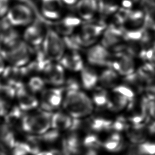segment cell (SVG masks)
Returning <instances> with one entry per match:
<instances>
[{
  "label": "cell",
  "mask_w": 155,
  "mask_h": 155,
  "mask_svg": "<svg viewBox=\"0 0 155 155\" xmlns=\"http://www.w3.org/2000/svg\"><path fill=\"white\" fill-rule=\"evenodd\" d=\"M36 19L33 8L27 2L13 0L4 19L12 26L22 30Z\"/></svg>",
  "instance_id": "6da1fadb"
},
{
  "label": "cell",
  "mask_w": 155,
  "mask_h": 155,
  "mask_svg": "<svg viewBox=\"0 0 155 155\" xmlns=\"http://www.w3.org/2000/svg\"><path fill=\"white\" fill-rule=\"evenodd\" d=\"M64 107L74 118L90 114L93 109L90 99L79 90H67Z\"/></svg>",
  "instance_id": "7a4b0ae2"
},
{
  "label": "cell",
  "mask_w": 155,
  "mask_h": 155,
  "mask_svg": "<svg viewBox=\"0 0 155 155\" xmlns=\"http://www.w3.org/2000/svg\"><path fill=\"white\" fill-rule=\"evenodd\" d=\"M34 51L22 39L0 50L7 65L17 67L27 66L33 58Z\"/></svg>",
  "instance_id": "3957f363"
},
{
  "label": "cell",
  "mask_w": 155,
  "mask_h": 155,
  "mask_svg": "<svg viewBox=\"0 0 155 155\" xmlns=\"http://www.w3.org/2000/svg\"><path fill=\"white\" fill-rule=\"evenodd\" d=\"M41 48L52 62H58L65 54L66 47L63 38L54 29L48 28Z\"/></svg>",
  "instance_id": "277c9868"
},
{
  "label": "cell",
  "mask_w": 155,
  "mask_h": 155,
  "mask_svg": "<svg viewBox=\"0 0 155 155\" xmlns=\"http://www.w3.org/2000/svg\"><path fill=\"white\" fill-rule=\"evenodd\" d=\"M52 114L48 111H41L35 114H25L22 130L35 134H42L51 126Z\"/></svg>",
  "instance_id": "5b68a950"
},
{
  "label": "cell",
  "mask_w": 155,
  "mask_h": 155,
  "mask_svg": "<svg viewBox=\"0 0 155 155\" xmlns=\"http://www.w3.org/2000/svg\"><path fill=\"white\" fill-rule=\"evenodd\" d=\"M105 28L106 25L102 22H89L81 27L79 33L73 36L80 48L90 47L95 42Z\"/></svg>",
  "instance_id": "8992f818"
},
{
  "label": "cell",
  "mask_w": 155,
  "mask_h": 155,
  "mask_svg": "<svg viewBox=\"0 0 155 155\" xmlns=\"http://www.w3.org/2000/svg\"><path fill=\"white\" fill-rule=\"evenodd\" d=\"M46 31L44 24L36 18L32 23L21 30L22 39L35 50L42 44Z\"/></svg>",
  "instance_id": "52a82bcc"
},
{
  "label": "cell",
  "mask_w": 155,
  "mask_h": 155,
  "mask_svg": "<svg viewBox=\"0 0 155 155\" xmlns=\"http://www.w3.org/2000/svg\"><path fill=\"white\" fill-rule=\"evenodd\" d=\"M133 56L124 52H115L111 57L108 67L113 68L119 75L127 76L136 71Z\"/></svg>",
  "instance_id": "ba28073f"
},
{
  "label": "cell",
  "mask_w": 155,
  "mask_h": 155,
  "mask_svg": "<svg viewBox=\"0 0 155 155\" xmlns=\"http://www.w3.org/2000/svg\"><path fill=\"white\" fill-rule=\"evenodd\" d=\"M111 57L108 49L101 44L91 46L87 52V61L93 66L109 67Z\"/></svg>",
  "instance_id": "9c48e42d"
},
{
  "label": "cell",
  "mask_w": 155,
  "mask_h": 155,
  "mask_svg": "<svg viewBox=\"0 0 155 155\" xmlns=\"http://www.w3.org/2000/svg\"><path fill=\"white\" fill-rule=\"evenodd\" d=\"M64 4L62 0H39L40 13L45 19L58 21L62 16Z\"/></svg>",
  "instance_id": "30bf717a"
},
{
  "label": "cell",
  "mask_w": 155,
  "mask_h": 155,
  "mask_svg": "<svg viewBox=\"0 0 155 155\" xmlns=\"http://www.w3.org/2000/svg\"><path fill=\"white\" fill-rule=\"evenodd\" d=\"M124 41V30L117 25H110L102 33L101 44L107 48H114Z\"/></svg>",
  "instance_id": "8fae6325"
},
{
  "label": "cell",
  "mask_w": 155,
  "mask_h": 155,
  "mask_svg": "<svg viewBox=\"0 0 155 155\" xmlns=\"http://www.w3.org/2000/svg\"><path fill=\"white\" fill-rule=\"evenodd\" d=\"M42 73L46 83L53 86H61L65 83V69L59 62H51Z\"/></svg>",
  "instance_id": "7c38bea8"
},
{
  "label": "cell",
  "mask_w": 155,
  "mask_h": 155,
  "mask_svg": "<svg viewBox=\"0 0 155 155\" xmlns=\"http://www.w3.org/2000/svg\"><path fill=\"white\" fill-rule=\"evenodd\" d=\"M16 90V99H17L18 107L23 111L33 110L38 105V99L28 90L25 83L17 87Z\"/></svg>",
  "instance_id": "4fadbf2b"
},
{
  "label": "cell",
  "mask_w": 155,
  "mask_h": 155,
  "mask_svg": "<svg viewBox=\"0 0 155 155\" xmlns=\"http://www.w3.org/2000/svg\"><path fill=\"white\" fill-rule=\"evenodd\" d=\"M64 88H53L44 90L42 94L41 107L45 111H51L61 103Z\"/></svg>",
  "instance_id": "5bb4252c"
},
{
  "label": "cell",
  "mask_w": 155,
  "mask_h": 155,
  "mask_svg": "<svg viewBox=\"0 0 155 155\" xmlns=\"http://www.w3.org/2000/svg\"><path fill=\"white\" fill-rule=\"evenodd\" d=\"M58 62L64 68L71 71H81L84 67V61L77 50H70L65 53Z\"/></svg>",
  "instance_id": "9a60e30c"
},
{
  "label": "cell",
  "mask_w": 155,
  "mask_h": 155,
  "mask_svg": "<svg viewBox=\"0 0 155 155\" xmlns=\"http://www.w3.org/2000/svg\"><path fill=\"white\" fill-rule=\"evenodd\" d=\"M82 19L77 16L68 15L58 20L54 25V30L63 36L72 35L74 29L81 23Z\"/></svg>",
  "instance_id": "2e32d148"
},
{
  "label": "cell",
  "mask_w": 155,
  "mask_h": 155,
  "mask_svg": "<svg viewBox=\"0 0 155 155\" xmlns=\"http://www.w3.org/2000/svg\"><path fill=\"white\" fill-rule=\"evenodd\" d=\"M75 8L79 18L84 21H90L98 12L97 0H78Z\"/></svg>",
  "instance_id": "e0dca14e"
},
{
  "label": "cell",
  "mask_w": 155,
  "mask_h": 155,
  "mask_svg": "<svg viewBox=\"0 0 155 155\" xmlns=\"http://www.w3.org/2000/svg\"><path fill=\"white\" fill-rule=\"evenodd\" d=\"M23 111L18 106H13L4 116L5 124L12 130H21L24 116Z\"/></svg>",
  "instance_id": "ac0fdd59"
},
{
  "label": "cell",
  "mask_w": 155,
  "mask_h": 155,
  "mask_svg": "<svg viewBox=\"0 0 155 155\" xmlns=\"http://www.w3.org/2000/svg\"><path fill=\"white\" fill-rule=\"evenodd\" d=\"M81 78L83 87L87 90L93 88L99 82V75L90 66H84L81 71Z\"/></svg>",
  "instance_id": "d6986e66"
},
{
  "label": "cell",
  "mask_w": 155,
  "mask_h": 155,
  "mask_svg": "<svg viewBox=\"0 0 155 155\" xmlns=\"http://www.w3.org/2000/svg\"><path fill=\"white\" fill-rule=\"evenodd\" d=\"M119 74L109 67L102 71L99 76V82L104 88L114 87L118 81Z\"/></svg>",
  "instance_id": "ffe728a7"
},
{
  "label": "cell",
  "mask_w": 155,
  "mask_h": 155,
  "mask_svg": "<svg viewBox=\"0 0 155 155\" xmlns=\"http://www.w3.org/2000/svg\"><path fill=\"white\" fill-rule=\"evenodd\" d=\"M73 119L70 116L62 113H56L52 115L51 126L56 130L70 129Z\"/></svg>",
  "instance_id": "44dd1931"
},
{
  "label": "cell",
  "mask_w": 155,
  "mask_h": 155,
  "mask_svg": "<svg viewBox=\"0 0 155 155\" xmlns=\"http://www.w3.org/2000/svg\"><path fill=\"white\" fill-rule=\"evenodd\" d=\"M26 79H27L25 82V84L32 93H36L43 90L46 82L42 77L36 74H31Z\"/></svg>",
  "instance_id": "7402d4cb"
},
{
  "label": "cell",
  "mask_w": 155,
  "mask_h": 155,
  "mask_svg": "<svg viewBox=\"0 0 155 155\" xmlns=\"http://www.w3.org/2000/svg\"><path fill=\"white\" fill-rule=\"evenodd\" d=\"M98 12L103 16H109L119 10L117 0H98Z\"/></svg>",
  "instance_id": "603a6c76"
},
{
  "label": "cell",
  "mask_w": 155,
  "mask_h": 155,
  "mask_svg": "<svg viewBox=\"0 0 155 155\" xmlns=\"http://www.w3.org/2000/svg\"><path fill=\"white\" fill-rule=\"evenodd\" d=\"M124 81L125 84L130 87L133 90L134 88L138 92H141L145 90L146 84L136 71L130 75L124 76Z\"/></svg>",
  "instance_id": "cb8c5ba5"
},
{
  "label": "cell",
  "mask_w": 155,
  "mask_h": 155,
  "mask_svg": "<svg viewBox=\"0 0 155 155\" xmlns=\"http://www.w3.org/2000/svg\"><path fill=\"white\" fill-rule=\"evenodd\" d=\"M143 124H133L131 130L127 132V136L129 139L134 143L143 142L146 137V133L143 129Z\"/></svg>",
  "instance_id": "d4e9b609"
},
{
  "label": "cell",
  "mask_w": 155,
  "mask_h": 155,
  "mask_svg": "<svg viewBox=\"0 0 155 155\" xmlns=\"http://www.w3.org/2000/svg\"><path fill=\"white\" fill-rule=\"evenodd\" d=\"M145 82L146 85L155 79V66L145 62L136 71Z\"/></svg>",
  "instance_id": "484cf974"
},
{
  "label": "cell",
  "mask_w": 155,
  "mask_h": 155,
  "mask_svg": "<svg viewBox=\"0 0 155 155\" xmlns=\"http://www.w3.org/2000/svg\"><path fill=\"white\" fill-rule=\"evenodd\" d=\"M113 122L102 118H94L89 123V127L91 130L101 131L111 129Z\"/></svg>",
  "instance_id": "4316f807"
},
{
  "label": "cell",
  "mask_w": 155,
  "mask_h": 155,
  "mask_svg": "<svg viewBox=\"0 0 155 155\" xmlns=\"http://www.w3.org/2000/svg\"><path fill=\"white\" fill-rule=\"evenodd\" d=\"M130 102V101L122 95L115 93L113 101H109L107 107L111 110L119 111L123 109Z\"/></svg>",
  "instance_id": "83f0119b"
},
{
  "label": "cell",
  "mask_w": 155,
  "mask_h": 155,
  "mask_svg": "<svg viewBox=\"0 0 155 155\" xmlns=\"http://www.w3.org/2000/svg\"><path fill=\"white\" fill-rule=\"evenodd\" d=\"M143 26L148 30L155 31V5L145 8Z\"/></svg>",
  "instance_id": "f1b7e54d"
},
{
  "label": "cell",
  "mask_w": 155,
  "mask_h": 155,
  "mask_svg": "<svg viewBox=\"0 0 155 155\" xmlns=\"http://www.w3.org/2000/svg\"><path fill=\"white\" fill-rule=\"evenodd\" d=\"M113 91L114 93H117L127 97L130 102H133L134 98V90L127 84H122L116 85L113 88Z\"/></svg>",
  "instance_id": "f546056e"
},
{
  "label": "cell",
  "mask_w": 155,
  "mask_h": 155,
  "mask_svg": "<svg viewBox=\"0 0 155 155\" xmlns=\"http://www.w3.org/2000/svg\"><path fill=\"white\" fill-rule=\"evenodd\" d=\"M93 100L94 103L99 107L107 105L109 99L106 91L102 88H98L93 94Z\"/></svg>",
  "instance_id": "4dcf8cb0"
},
{
  "label": "cell",
  "mask_w": 155,
  "mask_h": 155,
  "mask_svg": "<svg viewBox=\"0 0 155 155\" xmlns=\"http://www.w3.org/2000/svg\"><path fill=\"white\" fill-rule=\"evenodd\" d=\"M84 145L88 149L96 150L99 148L102 143L99 140L98 137L94 134H89L87 136L84 140Z\"/></svg>",
  "instance_id": "1f68e13d"
},
{
  "label": "cell",
  "mask_w": 155,
  "mask_h": 155,
  "mask_svg": "<svg viewBox=\"0 0 155 155\" xmlns=\"http://www.w3.org/2000/svg\"><path fill=\"white\" fill-rule=\"evenodd\" d=\"M103 147L108 151L117 152L122 150L124 147V143L121 141H117L108 139L104 143Z\"/></svg>",
  "instance_id": "d6a6232c"
},
{
  "label": "cell",
  "mask_w": 155,
  "mask_h": 155,
  "mask_svg": "<svg viewBox=\"0 0 155 155\" xmlns=\"http://www.w3.org/2000/svg\"><path fill=\"white\" fill-rule=\"evenodd\" d=\"M59 136V133L58 130L54 129L51 131H46L43 134L39 136L40 141H43L48 143H52L55 142Z\"/></svg>",
  "instance_id": "836d02e7"
},
{
  "label": "cell",
  "mask_w": 155,
  "mask_h": 155,
  "mask_svg": "<svg viewBox=\"0 0 155 155\" xmlns=\"http://www.w3.org/2000/svg\"><path fill=\"white\" fill-rule=\"evenodd\" d=\"M140 153L143 155L155 154V143L145 142L137 145Z\"/></svg>",
  "instance_id": "e575fe53"
},
{
  "label": "cell",
  "mask_w": 155,
  "mask_h": 155,
  "mask_svg": "<svg viewBox=\"0 0 155 155\" xmlns=\"http://www.w3.org/2000/svg\"><path fill=\"white\" fill-rule=\"evenodd\" d=\"M12 1L13 0H0V21L5 18Z\"/></svg>",
  "instance_id": "d590c367"
},
{
  "label": "cell",
  "mask_w": 155,
  "mask_h": 155,
  "mask_svg": "<svg viewBox=\"0 0 155 155\" xmlns=\"http://www.w3.org/2000/svg\"><path fill=\"white\" fill-rule=\"evenodd\" d=\"M127 128V125L126 124L125 119L122 117H118L114 122L112 123L111 125V129L120 131H122Z\"/></svg>",
  "instance_id": "8d00e7d4"
},
{
  "label": "cell",
  "mask_w": 155,
  "mask_h": 155,
  "mask_svg": "<svg viewBox=\"0 0 155 155\" xmlns=\"http://www.w3.org/2000/svg\"><path fill=\"white\" fill-rule=\"evenodd\" d=\"M145 90L147 92V96L151 100H155V79L147 84Z\"/></svg>",
  "instance_id": "74e56055"
},
{
  "label": "cell",
  "mask_w": 155,
  "mask_h": 155,
  "mask_svg": "<svg viewBox=\"0 0 155 155\" xmlns=\"http://www.w3.org/2000/svg\"><path fill=\"white\" fill-rule=\"evenodd\" d=\"M66 90H79V84L74 78H70L66 81Z\"/></svg>",
  "instance_id": "f35d334b"
},
{
  "label": "cell",
  "mask_w": 155,
  "mask_h": 155,
  "mask_svg": "<svg viewBox=\"0 0 155 155\" xmlns=\"http://www.w3.org/2000/svg\"><path fill=\"white\" fill-rule=\"evenodd\" d=\"M140 0H120V4L122 8L131 9Z\"/></svg>",
  "instance_id": "ab89813d"
},
{
  "label": "cell",
  "mask_w": 155,
  "mask_h": 155,
  "mask_svg": "<svg viewBox=\"0 0 155 155\" xmlns=\"http://www.w3.org/2000/svg\"><path fill=\"white\" fill-rule=\"evenodd\" d=\"M7 66V63L4 57L3 56L2 54L0 51V77L3 74Z\"/></svg>",
  "instance_id": "60d3db41"
},
{
  "label": "cell",
  "mask_w": 155,
  "mask_h": 155,
  "mask_svg": "<svg viewBox=\"0 0 155 155\" xmlns=\"http://www.w3.org/2000/svg\"><path fill=\"white\" fill-rule=\"evenodd\" d=\"M148 111L150 115L155 119V100H150L148 105Z\"/></svg>",
  "instance_id": "b9f144b4"
},
{
  "label": "cell",
  "mask_w": 155,
  "mask_h": 155,
  "mask_svg": "<svg viewBox=\"0 0 155 155\" xmlns=\"http://www.w3.org/2000/svg\"><path fill=\"white\" fill-rule=\"evenodd\" d=\"M128 155H143L139 151L137 145H131L129 149Z\"/></svg>",
  "instance_id": "7bdbcfd3"
},
{
  "label": "cell",
  "mask_w": 155,
  "mask_h": 155,
  "mask_svg": "<svg viewBox=\"0 0 155 155\" xmlns=\"http://www.w3.org/2000/svg\"><path fill=\"white\" fill-rule=\"evenodd\" d=\"M58 153L54 151H39L35 155H58Z\"/></svg>",
  "instance_id": "ee69618b"
},
{
  "label": "cell",
  "mask_w": 155,
  "mask_h": 155,
  "mask_svg": "<svg viewBox=\"0 0 155 155\" xmlns=\"http://www.w3.org/2000/svg\"><path fill=\"white\" fill-rule=\"evenodd\" d=\"M148 131L150 134H155V122H152L148 127Z\"/></svg>",
  "instance_id": "f6af8a7d"
},
{
  "label": "cell",
  "mask_w": 155,
  "mask_h": 155,
  "mask_svg": "<svg viewBox=\"0 0 155 155\" xmlns=\"http://www.w3.org/2000/svg\"><path fill=\"white\" fill-rule=\"evenodd\" d=\"M85 155H97V153H96V151L95 150L88 149V150L87 152Z\"/></svg>",
  "instance_id": "bcb514c9"
},
{
  "label": "cell",
  "mask_w": 155,
  "mask_h": 155,
  "mask_svg": "<svg viewBox=\"0 0 155 155\" xmlns=\"http://www.w3.org/2000/svg\"><path fill=\"white\" fill-rule=\"evenodd\" d=\"M2 20L0 21V50L1 47V42H2Z\"/></svg>",
  "instance_id": "7dc6e473"
},
{
  "label": "cell",
  "mask_w": 155,
  "mask_h": 155,
  "mask_svg": "<svg viewBox=\"0 0 155 155\" xmlns=\"http://www.w3.org/2000/svg\"><path fill=\"white\" fill-rule=\"evenodd\" d=\"M22 1H25V0H22Z\"/></svg>",
  "instance_id": "c3c4849f"
},
{
  "label": "cell",
  "mask_w": 155,
  "mask_h": 155,
  "mask_svg": "<svg viewBox=\"0 0 155 155\" xmlns=\"http://www.w3.org/2000/svg\"><path fill=\"white\" fill-rule=\"evenodd\" d=\"M154 43H155V42H154Z\"/></svg>",
  "instance_id": "681fc988"
},
{
  "label": "cell",
  "mask_w": 155,
  "mask_h": 155,
  "mask_svg": "<svg viewBox=\"0 0 155 155\" xmlns=\"http://www.w3.org/2000/svg\"><path fill=\"white\" fill-rule=\"evenodd\" d=\"M154 1H155V0H154Z\"/></svg>",
  "instance_id": "f907efd6"
}]
</instances>
